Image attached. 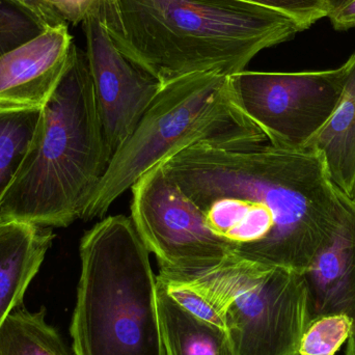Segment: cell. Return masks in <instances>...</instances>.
I'll return each instance as SVG.
<instances>
[{"label":"cell","mask_w":355,"mask_h":355,"mask_svg":"<svg viewBox=\"0 0 355 355\" xmlns=\"http://www.w3.org/2000/svg\"><path fill=\"white\" fill-rule=\"evenodd\" d=\"M160 166L232 257L302 275L331 241L348 198L314 148L202 144Z\"/></svg>","instance_id":"1"},{"label":"cell","mask_w":355,"mask_h":355,"mask_svg":"<svg viewBox=\"0 0 355 355\" xmlns=\"http://www.w3.org/2000/svg\"><path fill=\"white\" fill-rule=\"evenodd\" d=\"M70 325L75 355H166L150 252L131 217L108 216L81 238Z\"/></svg>","instance_id":"4"},{"label":"cell","mask_w":355,"mask_h":355,"mask_svg":"<svg viewBox=\"0 0 355 355\" xmlns=\"http://www.w3.org/2000/svg\"><path fill=\"white\" fill-rule=\"evenodd\" d=\"M131 190V219L146 248L155 254L159 269L193 272L231 257L162 166L141 177Z\"/></svg>","instance_id":"8"},{"label":"cell","mask_w":355,"mask_h":355,"mask_svg":"<svg viewBox=\"0 0 355 355\" xmlns=\"http://www.w3.org/2000/svg\"><path fill=\"white\" fill-rule=\"evenodd\" d=\"M53 239L51 227L0 223V327L12 311L24 306L25 293Z\"/></svg>","instance_id":"12"},{"label":"cell","mask_w":355,"mask_h":355,"mask_svg":"<svg viewBox=\"0 0 355 355\" xmlns=\"http://www.w3.org/2000/svg\"><path fill=\"white\" fill-rule=\"evenodd\" d=\"M210 302L223 318L234 355H298L311 322L304 275L229 257L193 272L159 269Z\"/></svg>","instance_id":"6"},{"label":"cell","mask_w":355,"mask_h":355,"mask_svg":"<svg viewBox=\"0 0 355 355\" xmlns=\"http://www.w3.org/2000/svg\"><path fill=\"white\" fill-rule=\"evenodd\" d=\"M327 17L336 31L354 28L355 0H327Z\"/></svg>","instance_id":"22"},{"label":"cell","mask_w":355,"mask_h":355,"mask_svg":"<svg viewBox=\"0 0 355 355\" xmlns=\"http://www.w3.org/2000/svg\"><path fill=\"white\" fill-rule=\"evenodd\" d=\"M94 14L116 47L162 85L196 73L237 74L304 31L241 0H99Z\"/></svg>","instance_id":"2"},{"label":"cell","mask_w":355,"mask_h":355,"mask_svg":"<svg viewBox=\"0 0 355 355\" xmlns=\"http://www.w3.org/2000/svg\"><path fill=\"white\" fill-rule=\"evenodd\" d=\"M46 309L19 306L0 327V355H71L60 333L45 318Z\"/></svg>","instance_id":"15"},{"label":"cell","mask_w":355,"mask_h":355,"mask_svg":"<svg viewBox=\"0 0 355 355\" xmlns=\"http://www.w3.org/2000/svg\"><path fill=\"white\" fill-rule=\"evenodd\" d=\"M270 8L293 19L302 31L327 17V0H241Z\"/></svg>","instance_id":"19"},{"label":"cell","mask_w":355,"mask_h":355,"mask_svg":"<svg viewBox=\"0 0 355 355\" xmlns=\"http://www.w3.org/2000/svg\"><path fill=\"white\" fill-rule=\"evenodd\" d=\"M16 4L22 10L35 17L44 27L62 24V21L48 8L46 0H6ZM67 24V23H66Z\"/></svg>","instance_id":"23"},{"label":"cell","mask_w":355,"mask_h":355,"mask_svg":"<svg viewBox=\"0 0 355 355\" xmlns=\"http://www.w3.org/2000/svg\"><path fill=\"white\" fill-rule=\"evenodd\" d=\"M112 158L87 53L74 44L68 70L0 200V223L69 227L83 217Z\"/></svg>","instance_id":"3"},{"label":"cell","mask_w":355,"mask_h":355,"mask_svg":"<svg viewBox=\"0 0 355 355\" xmlns=\"http://www.w3.org/2000/svg\"><path fill=\"white\" fill-rule=\"evenodd\" d=\"M99 0H46L48 8L62 22L83 23L95 10Z\"/></svg>","instance_id":"21"},{"label":"cell","mask_w":355,"mask_h":355,"mask_svg":"<svg viewBox=\"0 0 355 355\" xmlns=\"http://www.w3.org/2000/svg\"><path fill=\"white\" fill-rule=\"evenodd\" d=\"M347 341L345 355H355V320L354 321V325H352V335H350Z\"/></svg>","instance_id":"24"},{"label":"cell","mask_w":355,"mask_h":355,"mask_svg":"<svg viewBox=\"0 0 355 355\" xmlns=\"http://www.w3.org/2000/svg\"><path fill=\"white\" fill-rule=\"evenodd\" d=\"M311 321L345 314L355 320V202L346 198L343 216L331 241L304 273Z\"/></svg>","instance_id":"11"},{"label":"cell","mask_w":355,"mask_h":355,"mask_svg":"<svg viewBox=\"0 0 355 355\" xmlns=\"http://www.w3.org/2000/svg\"><path fill=\"white\" fill-rule=\"evenodd\" d=\"M83 28L98 110L114 156L132 135L162 85L116 47L97 15H89Z\"/></svg>","instance_id":"9"},{"label":"cell","mask_w":355,"mask_h":355,"mask_svg":"<svg viewBox=\"0 0 355 355\" xmlns=\"http://www.w3.org/2000/svg\"><path fill=\"white\" fill-rule=\"evenodd\" d=\"M42 114L43 108L0 104V200L37 135Z\"/></svg>","instance_id":"16"},{"label":"cell","mask_w":355,"mask_h":355,"mask_svg":"<svg viewBox=\"0 0 355 355\" xmlns=\"http://www.w3.org/2000/svg\"><path fill=\"white\" fill-rule=\"evenodd\" d=\"M348 62L333 70L252 72L231 75L242 112L268 143L304 148L329 120L341 97Z\"/></svg>","instance_id":"7"},{"label":"cell","mask_w":355,"mask_h":355,"mask_svg":"<svg viewBox=\"0 0 355 355\" xmlns=\"http://www.w3.org/2000/svg\"><path fill=\"white\" fill-rule=\"evenodd\" d=\"M242 112L230 76L196 73L162 85L126 143L110 160L81 219L104 216L112 205L156 166L196 145L265 143Z\"/></svg>","instance_id":"5"},{"label":"cell","mask_w":355,"mask_h":355,"mask_svg":"<svg viewBox=\"0 0 355 355\" xmlns=\"http://www.w3.org/2000/svg\"><path fill=\"white\" fill-rule=\"evenodd\" d=\"M352 200H354V202H355V194H354V198H352Z\"/></svg>","instance_id":"25"},{"label":"cell","mask_w":355,"mask_h":355,"mask_svg":"<svg viewBox=\"0 0 355 355\" xmlns=\"http://www.w3.org/2000/svg\"><path fill=\"white\" fill-rule=\"evenodd\" d=\"M44 28L26 10L0 0V56L33 39Z\"/></svg>","instance_id":"18"},{"label":"cell","mask_w":355,"mask_h":355,"mask_svg":"<svg viewBox=\"0 0 355 355\" xmlns=\"http://www.w3.org/2000/svg\"><path fill=\"white\" fill-rule=\"evenodd\" d=\"M347 62V77L337 106L304 147L314 148L321 154L331 181L352 198L355 194V53Z\"/></svg>","instance_id":"13"},{"label":"cell","mask_w":355,"mask_h":355,"mask_svg":"<svg viewBox=\"0 0 355 355\" xmlns=\"http://www.w3.org/2000/svg\"><path fill=\"white\" fill-rule=\"evenodd\" d=\"M156 279L164 286L171 297L176 300L178 304L188 311L190 314L202 319V320L207 321V322L218 325L225 329L220 315L211 306L210 302H207L200 294L182 284L177 283V282L162 279L157 275H156Z\"/></svg>","instance_id":"20"},{"label":"cell","mask_w":355,"mask_h":355,"mask_svg":"<svg viewBox=\"0 0 355 355\" xmlns=\"http://www.w3.org/2000/svg\"><path fill=\"white\" fill-rule=\"evenodd\" d=\"M354 320L345 314L316 317L309 323L298 355H336L352 335Z\"/></svg>","instance_id":"17"},{"label":"cell","mask_w":355,"mask_h":355,"mask_svg":"<svg viewBox=\"0 0 355 355\" xmlns=\"http://www.w3.org/2000/svg\"><path fill=\"white\" fill-rule=\"evenodd\" d=\"M157 308L166 355H234L223 327L190 314L157 282Z\"/></svg>","instance_id":"14"},{"label":"cell","mask_w":355,"mask_h":355,"mask_svg":"<svg viewBox=\"0 0 355 355\" xmlns=\"http://www.w3.org/2000/svg\"><path fill=\"white\" fill-rule=\"evenodd\" d=\"M74 44L62 23L0 56V104L43 108L68 70Z\"/></svg>","instance_id":"10"}]
</instances>
